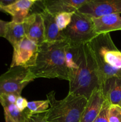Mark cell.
<instances>
[{
	"label": "cell",
	"mask_w": 121,
	"mask_h": 122,
	"mask_svg": "<svg viewBox=\"0 0 121 122\" xmlns=\"http://www.w3.org/2000/svg\"><path fill=\"white\" fill-rule=\"evenodd\" d=\"M29 122H48L45 117V113L30 114Z\"/></svg>",
	"instance_id": "cell-23"
},
{
	"label": "cell",
	"mask_w": 121,
	"mask_h": 122,
	"mask_svg": "<svg viewBox=\"0 0 121 122\" xmlns=\"http://www.w3.org/2000/svg\"><path fill=\"white\" fill-rule=\"evenodd\" d=\"M97 35L121 30V16L119 14H110L91 17Z\"/></svg>",
	"instance_id": "cell-12"
},
{
	"label": "cell",
	"mask_w": 121,
	"mask_h": 122,
	"mask_svg": "<svg viewBox=\"0 0 121 122\" xmlns=\"http://www.w3.org/2000/svg\"><path fill=\"white\" fill-rule=\"evenodd\" d=\"M118 105H119V106H121V102H120V103Z\"/></svg>",
	"instance_id": "cell-28"
},
{
	"label": "cell",
	"mask_w": 121,
	"mask_h": 122,
	"mask_svg": "<svg viewBox=\"0 0 121 122\" xmlns=\"http://www.w3.org/2000/svg\"><path fill=\"white\" fill-rule=\"evenodd\" d=\"M91 0H43L42 9L56 15L62 12L74 13Z\"/></svg>",
	"instance_id": "cell-10"
},
{
	"label": "cell",
	"mask_w": 121,
	"mask_h": 122,
	"mask_svg": "<svg viewBox=\"0 0 121 122\" xmlns=\"http://www.w3.org/2000/svg\"><path fill=\"white\" fill-rule=\"evenodd\" d=\"M34 3L29 0H16L14 2L1 7L2 12L11 15L15 23H23L29 15V11Z\"/></svg>",
	"instance_id": "cell-13"
},
{
	"label": "cell",
	"mask_w": 121,
	"mask_h": 122,
	"mask_svg": "<svg viewBox=\"0 0 121 122\" xmlns=\"http://www.w3.org/2000/svg\"><path fill=\"white\" fill-rule=\"evenodd\" d=\"M4 116H5V122H14L13 120L11 119V118L7 114V113H4Z\"/></svg>",
	"instance_id": "cell-26"
},
{
	"label": "cell",
	"mask_w": 121,
	"mask_h": 122,
	"mask_svg": "<svg viewBox=\"0 0 121 122\" xmlns=\"http://www.w3.org/2000/svg\"><path fill=\"white\" fill-rule=\"evenodd\" d=\"M34 79L28 68L10 67L8 71L0 76V95H21L23 89Z\"/></svg>",
	"instance_id": "cell-6"
},
{
	"label": "cell",
	"mask_w": 121,
	"mask_h": 122,
	"mask_svg": "<svg viewBox=\"0 0 121 122\" xmlns=\"http://www.w3.org/2000/svg\"><path fill=\"white\" fill-rule=\"evenodd\" d=\"M49 108L48 100H40L28 102L27 108L32 114L43 113L47 112Z\"/></svg>",
	"instance_id": "cell-18"
},
{
	"label": "cell",
	"mask_w": 121,
	"mask_h": 122,
	"mask_svg": "<svg viewBox=\"0 0 121 122\" xmlns=\"http://www.w3.org/2000/svg\"><path fill=\"white\" fill-rule=\"evenodd\" d=\"M27 103L28 101H27V100L20 95L18 97L15 104L20 110L24 111L27 108Z\"/></svg>",
	"instance_id": "cell-22"
},
{
	"label": "cell",
	"mask_w": 121,
	"mask_h": 122,
	"mask_svg": "<svg viewBox=\"0 0 121 122\" xmlns=\"http://www.w3.org/2000/svg\"><path fill=\"white\" fill-rule=\"evenodd\" d=\"M28 122H29V120H28Z\"/></svg>",
	"instance_id": "cell-30"
},
{
	"label": "cell",
	"mask_w": 121,
	"mask_h": 122,
	"mask_svg": "<svg viewBox=\"0 0 121 122\" xmlns=\"http://www.w3.org/2000/svg\"><path fill=\"white\" fill-rule=\"evenodd\" d=\"M26 36L40 46L45 42L44 21L40 13L29 14L23 22Z\"/></svg>",
	"instance_id": "cell-9"
},
{
	"label": "cell",
	"mask_w": 121,
	"mask_h": 122,
	"mask_svg": "<svg viewBox=\"0 0 121 122\" xmlns=\"http://www.w3.org/2000/svg\"><path fill=\"white\" fill-rule=\"evenodd\" d=\"M0 11H2V10H1V8H0Z\"/></svg>",
	"instance_id": "cell-29"
},
{
	"label": "cell",
	"mask_w": 121,
	"mask_h": 122,
	"mask_svg": "<svg viewBox=\"0 0 121 122\" xmlns=\"http://www.w3.org/2000/svg\"><path fill=\"white\" fill-rule=\"evenodd\" d=\"M105 100L102 89L100 88L95 89L87 99L80 122H93L99 114Z\"/></svg>",
	"instance_id": "cell-11"
},
{
	"label": "cell",
	"mask_w": 121,
	"mask_h": 122,
	"mask_svg": "<svg viewBox=\"0 0 121 122\" xmlns=\"http://www.w3.org/2000/svg\"><path fill=\"white\" fill-rule=\"evenodd\" d=\"M13 47L10 67L21 66L30 69L34 66L39 51V45L26 36Z\"/></svg>",
	"instance_id": "cell-7"
},
{
	"label": "cell",
	"mask_w": 121,
	"mask_h": 122,
	"mask_svg": "<svg viewBox=\"0 0 121 122\" xmlns=\"http://www.w3.org/2000/svg\"><path fill=\"white\" fill-rule=\"evenodd\" d=\"M71 51L68 93L88 99L93 91L100 85L96 62L88 43L78 47H71Z\"/></svg>",
	"instance_id": "cell-2"
},
{
	"label": "cell",
	"mask_w": 121,
	"mask_h": 122,
	"mask_svg": "<svg viewBox=\"0 0 121 122\" xmlns=\"http://www.w3.org/2000/svg\"><path fill=\"white\" fill-rule=\"evenodd\" d=\"M49 108L45 113L48 122H80L87 99L81 95L68 93L63 100L55 98V92L51 91L46 95Z\"/></svg>",
	"instance_id": "cell-4"
},
{
	"label": "cell",
	"mask_w": 121,
	"mask_h": 122,
	"mask_svg": "<svg viewBox=\"0 0 121 122\" xmlns=\"http://www.w3.org/2000/svg\"><path fill=\"white\" fill-rule=\"evenodd\" d=\"M71 48L66 40L45 42L40 45L35 64L29 69L34 79L58 78L68 81Z\"/></svg>",
	"instance_id": "cell-1"
},
{
	"label": "cell",
	"mask_w": 121,
	"mask_h": 122,
	"mask_svg": "<svg viewBox=\"0 0 121 122\" xmlns=\"http://www.w3.org/2000/svg\"><path fill=\"white\" fill-rule=\"evenodd\" d=\"M29 1H31V2H33V3H35V2H38V1H42L43 0H29Z\"/></svg>",
	"instance_id": "cell-27"
},
{
	"label": "cell",
	"mask_w": 121,
	"mask_h": 122,
	"mask_svg": "<svg viewBox=\"0 0 121 122\" xmlns=\"http://www.w3.org/2000/svg\"><path fill=\"white\" fill-rule=\"evenodd\" d=\"M26 37L24 23L8 21L4 38H5L13 46L20 42Z\"/></svg>",
	"instance_id": "cell-16"
},
{
	"label": "cell",
	"mask_w": 121,
	"mask_h": 122,
	"mask_svg": "<svg viewBox=\"0 0 121 122\" xmlns=\"http://www.w3.org/2000/svg\"><path fill=\"white\" fill-rule=\"evenodd\" d=\"M16 0H0V8L14 2Z\"/></svg>",
	"instance_id": "cell-25"
},
{
	"label": "cell",
	"mask_w": 121,
	"mask_h": 122,
	"mask_svg": "<svg viewBox=\"0 0 121 122\" xmlns=\"http://www.w3.org/2000/svg\"><path fill=\"white\" fill-rule=\"evenodd\" d=\"M109 122H121V107L117 104H110L108 112Z\"/></svg>",
	"instance_id": "cell-20"
},
{
	"label": "cell",
	"mask_w": 121,
	"mask_h": 122,
	"mask_svg": "<svg viewBox=\"0 0 121 122\" xmlns=\"http://www.w3.org/2000/svg\"><path fill=\"white\" fill-rule=\"evenodd\" d=\"M78 11L91 17L110 14H121V0H91Z\"/></svg>",
	"instance_id": "cell-8"
},
{
	"label": "cell",
	"mask_w": 121,
	"mask_h": 122,
	"mask_svg": "<svg viewBox=\"0 0 121 122\" xmlns=\"http://www.w3.org/2000/svg\"><path fill=\"white\" fill-rule=\"evenodd\" d=\"M110 104L107 101L105 100L103 104L102 109L99 114L97 116L93 122H109L108 120V112Z\"/></svg>",
	"instance_id": "cell-21"
},
{
	"label": "cell",
	"mask_w": 121,
	"mask_h": 122,
	"mask_svg": "<svg viewBox=\"0 0 121 122\" xmlns=\"http://www.w3.org/2000/svg\"><path fill=\"white\" fill-rule=\"evenodd\" d=\"M7 23H8V21H4L0 19V37H2V38L4 37Z\"/></svg>",
	"instance_id": "cell-24"
},
{
	"label": "cell",
	"mask_w": 121,
	"mask_h": 122,
	"mask_svg": "<svg viewBox=\"0 0 121 122\" xmlns=\"http://www.w3.org/2000/svg\"><path fill=\"white\" fill-rule=\"evenodd\" d=\"M40 14L44 21L45 42H53L65 40L62 31L58 28L56 23L55 15L44 10Z\"/></svg>",
	"instance_id": "cell-15"
},
{
	"label": "cell",
	"mask_w": 121,
	"mask_h": 122,
	"mask_svg": "<svg viewBox=\"0 0 121 122\" xmlns=\"http://www.w3.org/2000/svg\"><path fill=\"white\" fill-rule=\"evenodd\" d=\"M4 113H7L14 122H28L30 112L27 108L21 111L17 107L15 104L2 103Z\"/></svg>",
	"instance_id": "cell-17"
},
{
	"label": "cell",
	"mask_w": 121,
	"mask_h": 122,
	"mask_svg": "<svg viewBox=\"0 0 121 122\" xmlns=\"http://www.w3.org/2000/svg\"><path fill=\"white\" fill-rule=\"evenodd\" d=\"M62 32L65 40L73 48L87 44L98 35L92 18L78 11L73 13L71 22Z\"/></svg>",
	"instance_id": "cell-5"
},
{
	"label": "cell",
	"mask_w": 121,
	"mask_h": 122,
	"mask_svg": "<svg viewBox=\"0 0 121 122\" xmlns=\"http://www.w3.org/2000/svg\"><path fill=\"white\" fill-rule=\"evenodd\" d=\"M88 44L96 62L100 86L110 77H121V52L110 33L98 35Z\"/></svg>",
	"instance_id": "cell-3"
},
{
	"label": "cell",
	"mask_w": 121,
	"mask_h": 122,
	"mask_svg": "<svg viewBox=\"0 0 121 122\" xmlns=\"http://www.w3.org/2000/svg\"><path fill=\"white\" fill-rule=\"evenodd\" d=\"M100 88L105 100L110 104L118 105L121 102V77L113 76L107 79Z\"/></svg>",
	"instance_id": "cell-14"
},
{
	"label": "cell",
	"mask_w": 121,
	"mask_h": 122,
	"mask_svg": "<svg viewBox=\"0 0 121 122\" xmlns=\"http://www.w3.org/2000/svg\"><path fill=\"white\" fill-rule=\"evenodd\" d=\"M74 13L62 12L55 15L56 23L58 28L63 31L70 23Z\"/></svg>",
	"instance_id": "cell-19"
}]
</instances>
